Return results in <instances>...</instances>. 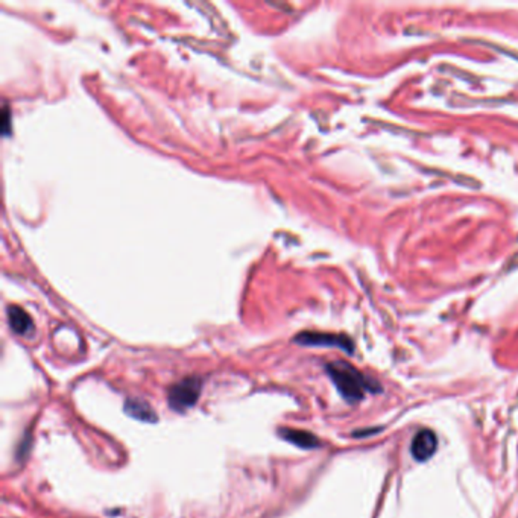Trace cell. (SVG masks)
<instances>
[{
  "label": "cell",
  "mask_w": 518,
  "mask_h": 518,
  "mask_svg": "<svg viewBox=\"0 0 518 518\" xmlns=\"http://www.w3.org/2000/svg\"><path fill=\"white\" fill-rule=\"evenodd\" d=\"M326 371L342 398L348 401L350 405L362 401L367 393L381 392V386L374 379L368 377L348 362H330L326 365Z\"/></svg>",
  "instance_id": "cell-1"
},
{
  "label": "cell",
  "mask_w": 518,
  "mask_h": 518,
  "mask_svg": "<svg viewBox=\"0 0 518 518\" xmlns=\"http://www.w3.org/2000/svg\"><path fill=\"white\" fill-rule=\"evenodd\" d=\"M204 380L200 376L185 377L169 388L168 403L175 412H185L193 408L200 400Z\"/></svg>",
  "instance_id": "cell-2"
},
{
  "label": "cell",
  "mask_w": 518,
  "mask_h": 518,
  "mask_svg": "<svg viewBox=\"0 0 518 518\" xmlns=\"http://www.w3.org/2000/svg\"><path fill=\"white\" fill-rule=\"evenodd\" d=\"M294 342L303 347H326L339 348L347 355L355 353V342L345 335L321 333V331H301L294 338Z\"/></svg>",
  "instance_id": "cell-3"
},
{
  "label": "cell",
  "mask_w": 518,
  "mask_h": 518,
  "mask_svg": "<svg viewBox=\"0 0 518 518\" xmlns=\"http://www.w3.org/2000/svg\"><path fill=\"white\" fill-rule=\"evenodd\" d=\"M438 450V437L430 429L420 430L412 439L410 453L413 459L418 462H426Z\"/></svg>",
  "instance_id": "cell-4"
},
{
  "label": "cell",
  "mask_w": 518,
  "mask_h": 518,
  "mask_svg": "<svg viewBox=\"0 0 518 518\" xmlns=\"http://www.w3.org/2000/svg\"><path fill=\"white\" fill-rule=\"evenodd\" d=\"M278 437H282L284 441L291 442L303 450H315V449L321 447L319 438L307 430L282 427V429H278Z\"/></svg>",
  "instance_id": "cell-5"
},
{
  "label": "cell",
  "mask_w": 518,
  "mask_h": 518,
  "mask_svg": "<svg viewBox=\"0 0 518 518\" xmlns=\"http://www.w3.org/2000/svg\"><path fill=\"white\" fill-rule=\"evenodd\" d=\"M8 315V324L16 335L18 336H28L34 331V323L30 316L25 312L22 307L18 306H9L6 310Z\"/></svg>",
  "instance_id": "cell-6"
},
{
  "label": "cell",
  "mask_w": 518,
  "mask_h": 518,
  "mask_svg": "<svg viewBox=\"0 0 518 518\" xmlns=\"http://www.w3.org/2000/svg\"><path fill=\"white\" fill-rule=\"evenodd\" d=\"M125 412L131 418L144 422H155L159 420L157 413L154 412L149 403L140 398H128L125 401Z\"/></svg>",
  "instance_id": "cell-7"
},
{
  "label": "cell",
  "mask_w": 518,
  "mask_h": 518,
  "mask_svg": "<svg viewBox=\"0 0 518 518\" xmlns=\"http://www.w3.org/2000/svg\"><path fill=\"white\" fill-rule=\"evenodd\" d=\"M8 117H9V111L5 107V110H4V136H8V130H6L8 123H9V119Z\"/></svg>",
  "instance_id": "cell-8"
}]
</instances>
